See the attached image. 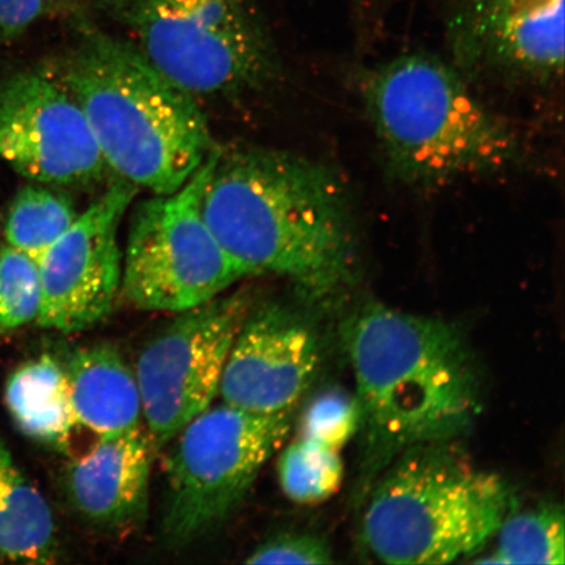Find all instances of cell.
I'll use <instances>...</instances> for the list:
<instances>
[{"label": "cell", "mask_w": 565, "mask_h": 565, "mask_svg": "<svg viewBox=\"0 0 565 565\" xmlns=\"http://www.w3.org/2000/svg\"><path fill=\"white\" fill-rule=\"evenodd\" d=\"M202 211L247 277L280 275L310 301L330 298L355 278L348 189L320 162L275 148L217 146Z\"/></svg>", "instance_id": "obj_1"}, {"label": "cell", "mask_w": 565, "mask_h": 565, "mask_svg": "<svg viewBox=\"0 0 565 565\" xmlns=\"http://www.w3.org/2000/svg\"><path fill=\"white\" fill-rule=\"evenodd\" d=\"M342 338L360 408V503L405 450L457 441L482 408L479 369L461 329L440 318L370 302Z\"/></svg>", "instance_id": "obj_2"}, {"label": "cell", "mask_w": 565, "mask_h": 565, "mask_svg": "<svg viewBox=\"0 0 565 565\" xmlns=\"http://www.w3.org/2000/svg\"><path fill=\"white\" fill-rule=\"evenodd\" d=\"M49 65L81 105L106 167L134 186L171 194L215 147L195 98L129 40L84 25Z\"/></svg>", "instance_id": "obj_3"}, {"label": "cell", "mask_w": 565, "mask_h": 565, "mask_svg": "<svg viewBox=\"0 0 565 565\" xmlns=\"http://www.w3.org/2000/svg\"><path fill=\"white\" fill-rule=\"evenodd\" d=\"M362 96L387 166L408 183L493 173L519 158L511 126L435 56L405 54L369 71Z\"/></svg>", "instance_id": "obj_4"}, {"label": "cell", "mask_w": 565, "mask_h": 565, "mask_svg": "<svg viewBox=\"0 0 565 565\" xmlns=\"http://www.w3.org/2000/svg\"><path fill=\"white\" fill-rule=\"evenodd\" d=\"M362 521L364 545L386 564H450L477 555L513 508L503 477L456 441L418 445L381 472Z\"/></svg>", "instance_id": "obj_5"}, {"label": "cell", "mask_w": 565, "mask_h": 565, "mask_svg": "<svg viewBox=\"0 0 565 565\" xmlns=\"http://www.w3.org/2000/svg\"><path fill=\"white\" fill-rule=\"evenodd\" d=\"M102 10L169 82L198 98H236L278 74L254 0H100Z\"/></svg>", "instance_id": "obj_6"}, {"label": "cell", "mask_w": 565, "mask_h": 565, "mask_svg": "<svg viewBox=\"0 0 565 565\" xmlns=\"http://www.w3.org/2000/svg\"><path fill=\"white\" fill-rule=\"evenodd\" d=\"M294 412L256 414L210 406L174 437L167 458L162 534L181 546L223 525L291 429Z\"/></svg>", "instance_id": "obj_7"}, {"label": "cell", "mask_w": 565, "mask_h": 565, "mask_svg": "<svg viewBox=\"0 0 565 565\" xmlns=\"http://www.w3.org/2000/svg\"><path fill=\"white\" fill-rule=\"evenodd\" d=\"M216 147L179 190L153 194L134 211L121 288L139 309L180 313L247 277L203 216V190Z\"/></svg>", "instance_id": "obj_8"}, {"label": "cell", "mask_w": 565, "mask_h": 565, "mask_svg": "<svg viewBox=\"0 0 565 565\" xmlns=\"http://www.w3.org/2000/svg\"><path fill=\"white\" fill-rule=\"evenodd\" d=\"M253 307L250 296H217L175 313L140 350L141 412L154 449L164 448L212 405L233 342Z\"/></svg>", "instance_id": "obj_9"}, {"label": "cell", "mask_w": 565, "mask_h": 565, "mask_svg": "<svg viewBox=\"0 0 565 565\" xmlns=\"http://www.w3.org/2000/svg\"><path fill=\"white\" fill-rule=\"evenodd\" d=\"M0 159L51 186L97 185L109 171L81 105L49 63L0 83Z\"/></svg>", "instance_id": "obj_10"}, {"label": "cell", "mask_w": 565, "mask_h": 565, "mask_svg": "<svg viewBox=\"0 0 565 565\" xmlns=\"http://www.w3.org/2000/svg\"><path fill=\"white\" fill-rule=\"evenodd\" d=\"M137 193L117 179L42 256L41 328L77 333L110 315L122 286L119 227Z\"/></svg>", "instance_id": "obj_11"}, {"label": "cell", "mask_w": 565, "mask_h": 565, "mask_svg": "<svg viewBox=\"0 0 565 565\" xmlns=\"http://www.w3.org/2000/svg\"><path fill=\"white\" fill-rule=\"evenodd\" d=\"M323 348L315 324L281 302L250 308L218 386L224 404L256 414L294 412L320 373Z\"/></svg>", "instance_id": "obj_12"}, {"label": "cell", "mask_w": 565, "mask_h": 565, "mask_svg": "<svg viewBox=\"0 0 565 565\" xmlns=\"http://www.w3.org/2000/svg\"><path fill=\"white\" fill-rule=\"evenodd\" d=\"M458 65L547 81L563 74L564 0H444Z\"/></svg>", "instance_id": "obj_13"}, {"label": "cell", "mask_w": 565, "mask_h": 565, "mask_svg": "<svg viewBox=\"0 0 565 565\" xmlns=\"http://www.w3.org/2000/svg\"><path fill=\"white\" fill-rule=\"evenodd\" d=\"M153 450L150 435L140 427L100 437L88 454L67 465L63 487L68 504L95 527H137L148 510Z\"/></svg>", "instance_id": "obj_14"}, {"label": "cell", "mask_w": 565, "mask_h": 565, "mask_svg": "<svg viewBox=\"0 0 565 565\" xmlns=\"http://www.w3.org/2000/svg\"><path fill=\"white\" fill-rule=\"evenodd\" d=\"M71 402L81 427L100 437L140 427L141 398L136 373L110 344L77 349L65 366Z\"/></svg>", "instance_id": "obj_15"}, {"label": "cell", "mask_w": 565, "mask_h": 565, "mask_svg": "<svg viewBox=\"0 0 565 565\" xmlns=\"http://www.w3.org/2000/svg\"><path fill=\"white\" fill-rule=\"evenodd\" d=\"M6 404L21 433L65 450L79 426L71 402L65 366L51 355L28 360L6 384Z\"/></svg>", "instance_id": "obj_16"}, {"label": "cell", "mask_w": 565, "mask_h": 565, "mask_svg": "<svg viewBox=\"0 0 565 565\" xmlns=\"http://www.w3.org/2000/svg\"><path fill=\"white\" fill-rule=\"evenodd\" d=\"M0 555L47 564L58 556L51 507L13 461L0 437Z\"/></svg>", "instance_id": "obj_17"}, {"label": "cell", "mask_w": 565, "mask_h": 565, "mask_svg": "<svg viewBox=\"0 0 565 565\" xmlns=\"http://www.w3.org/2000/svg\"><path fill=\"white\" fill-rule=\"evenodd\" d=\"M79 216L73 198L31 183L13 198L3 224L6 244L39 260Z\"/></svg>", "instance_id": "obj_18"}, {"label": "cell", "mask_w": 565, "mask_h": 565, "mask_svg": "<svg viewBox=\"0 0 565 565\" xmlns=\"http://www.w3.org/2000/svg\"><path fill=\"white\" fill-rule=\"evenodd\" d=\"M497 547L478 563L547 564L565 562L564 512L559 504L546 503L507 514L500 525Z\"/></svg>", "instance_id": "obj_19"}, {"label": "cell", "mask_w": 565, "mask_h": 565, "mask_svg": "<svg viewBox=\"0 0 565 565\" xmlns=\"http://www.w3.org/2000/svg\"><path fill=\"white\" fill-rule=\"evenodd\" d=\"M282 492L298 504H318L341 489L344 466L339 451L298 437L282 450L278 462Z\"/></svg>", "instance_id": "obj_20"}, {"label": "cell", "mask_w": 565, "mask_h": 565, "mask_svg": "<svg viewBox=\"0 0 565 565\" xmlns=\"http://www.w3.org/2000/svg\"><path fill=\"white\" fill-rule=\"evenodd\" d=\"M40 307L39 260L10 245L0 246V331L38 320Z\"/></svg>", "instance_id": "obj_21"}, {"label": "cell", "mask_w": 565, "mask_h": 565, "mask_svg": "<svg viewBox=\"0 0 565 565\" xmlns=\"http://www.w3.org/2000/svg\"><path fill=\"white\" fill-rule=\"evenodd\" d=\"M359 427L355 394L330 387L309 402L301 416L299 437L339 451L359 433Z\"/></svg>", "instance_id": "obj_22"}, {"label": "cell", "mask_w": 565, "mask_h": 565, "mask_svg": "<svg viewBox=\"0 0 565 565\" xmlns=\"http://www.w3.org/2000/svg\"><path fill=\"white\" fill-rule=\"evenodd\" d=\"M247 564H331L333 551L320 535L280 534L259 545L245 561Z\"/></svg>", "instance_id": "obj_23"}, {"label": "cell", "mask_w": 565, "mask_h": 565, "mask_svg": "<svg viewBox=\"0 0 565 565\" xmlns=\"http://www.w3.org/2000/svg\"><path fill=\"white\" fill-rule=\"evenodd\" d=\"M11 2L24 11L34 23L58 9L63 0H11Z\"/></svg>", "instance_id": "obj_24"}]
</instances>
